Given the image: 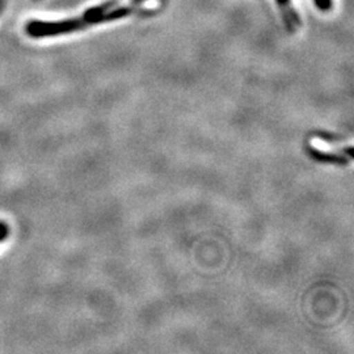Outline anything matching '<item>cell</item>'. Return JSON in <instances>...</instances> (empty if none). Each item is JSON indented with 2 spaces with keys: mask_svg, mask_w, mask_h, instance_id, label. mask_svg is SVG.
<instances>
[{
  "mask_svg": "<svg viewBox=\"0 0 354 354\" xmlns=\"http://www.w3.org/2000/svg\"><path fill=\"white\" fill-rule=\"evenodd\" d=\"M87 26L83 17L66 19L61 21H41L32 20L26 26V35L32 38L55 37L86 30Z\"/></svg>",
  "mask_w": 354,
  "mask_h": 354,
  "instance_id": "obj_1",
  "label": "cell"
},
{
  "mask_svg": "<svg viewBox=\"0 0 354 354\" xmlns=\"http://www.w3.org/2000/svg\"><path fill=\"white\" fill-rule=\"evenodd\" d=\"M276 1L279 4V11L283 16L286 28L289 29V32L294 33L299 26H302V20L292 4V0H276Z\"/></svg>",
  "mask_w": 354,
  "mask_h": 354,
  "instance_id": "obj_2",
  "label": "cell"
},
{
  "mask_svg": "<svg viewBox=\"0 0 354 354\" xmlns=\"http://www.w3.org/2000/svg\"><path fill=\"white\" fill-rule=\"evenodd\" d=\"M314 3H315L317 10L322 12H328L332 10V6H333L332 0H314Z\"/></svg>",
  "mask_w": 354,
  "mask_h": 354,
  "instance_id": "obj_3",
  "label": "cell"
},
{
  "mask_svg": "<svg viewBox=\"0 0 354 354\" xmlns=\"http://www.w3.org/2000/svg\"><path fill=\"white\" fill-rule=\"evenodd\" d=\"M10 235V227L8 226H6V227L1 228L0 230V243L3 241H6V238Z\"/></svg>",
  "mask_w": 354,
  "mask_h": 354,
  "instance_id": "obj_4",
  "label": "cell"
}]
</instances>
